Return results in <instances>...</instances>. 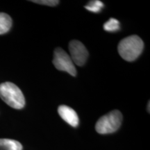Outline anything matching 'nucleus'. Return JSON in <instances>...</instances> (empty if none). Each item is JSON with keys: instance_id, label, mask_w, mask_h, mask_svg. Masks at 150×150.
<instances>
[{"instance_id": "39448f33", "label": "nucleus", "mask_w": 150, "mask_h": 150, "mask_svg": "<svg viewBox=\"0 0 150 150\" xmlns=\"http://www.w3.org/2000/svg\"><path fill=\"white\" fill-rule=\"evenodd\" d=\"M69 51L74 64L78 66L85 65L88 58V52L83 43L76 40H71L69 43Z\"/></svg>"}, {"instance_id": "1a4fd4ad", "label": "nucleus", "mask_w": 150, "mask_h": 150, "mask_svg": "<svg viewBox=\"0 0 150 150\" xmlns=\"http://www.w3.org/2000/svg\"><path fill=\"white\" fill-rule=\"evenodd\" d=\"M103 28L107 32H116L120 30V23L117 19L110 18L107 22H105Z\"/></svg>"}, {"instance_id": "6e6552de", "label": "nucleus", "mask_w": 150, "mask_h": 150, "mask_svg": "<svg viewBox=\"0 0 150 150\" xmlns=\"http://www.w3.org/2000/svg\"><path fill=\"white\" fill-rule=\"evenodd\" d=\"M12 19L8 14L0 13V35L4 34L11 29Z\"/></svg>"}, {"instance_id": "9b49d317", "label": "nucleus", "mask_w": 150, "mask_h": 150, "mask_svg": "<svg viewBox=\"0 0 150 150\" xmlns=\"http://www.w3.org/2000/svg\"><path fill=\"white\" fill-rule=\"evenodd\" d=\"M31 1L38 4L49 6H55L59 4V1H57V0H35V1Z\"/></svg>"}, {"instance_id": "7ed1b4c3", "label": "nucleus", "mask_w": 150, "mask_h": 150, "mask_svg": "<svg viewBox=\"0 0 150 150\" xmlns=\"http://www.w3.org/2000/svg\"><path fill=\"white\" fill-rule=\"evenodd\" d=\"M122 119V115L120 110H112L99 118L95 125V129L100 134H112L120 129Z\"/></svg>"}, {"instance_id": "f257e3e1", "label": "nucleus", "mask_w": 150, "mask_h": 150, "mask_svg": "<svg viewBox=\"0 0 150 150\" xmlns=\"http://www.w3.org/2000/svg\"><path fill=\"white\" fill-rule=\"evenodd\" d=\"M144 42L136 35H129L119 42L117 46L118 53L125 61L131 62L138 59L142 54Z\"/></svg>"}, {"instance_id": "f8f14e48", "label": "nucleus", "mask_w": 150, "mask_h": 150, "mask_svg": "<svg viewBox=\"0 0 150 150\" xmlns=\"http://www.w3.org/2000/svg\"><path fill=\"white\" fill-rule=\"evenodd\" d=\"M149 102H148V106H147V110H148V112H149Z\"/></svg>"}, {"instance_id": "f03ea898", "label": "nucleus", "mask_w": 150, "mask_h": 150, "mask_svg": "<svg viewBox=\"0 0 150 150\" xmlns=\"http://www.w3.org/2000/svg\"><path fill=\"white\" fill-rule=\"evenodd\" d=\"M0 97L6 104L15 109H22L25 106V98L21 90L11 82L0 84Z\"/></svg>"}, {"instance_id": "423d86ee", "label": "nucleus", "mask_w": 150, "mask_h": 150, "mask_svg": "<svg viewBox=\"0 0 150 150\" xmlns=\"http://www.w3.org/2000/svg\"><path fill=\"white\" fill-rule=\"evenodd\" d=\"M59 115L65 122L73 127H76L79 124V119L76 112L70 106L61 105L58 108Z\"/></svg>"}, {"instance_id": "20e7f679", "label": "nucleus", "mask_w": 150, "mask_h": 150, "mask_svg": "<svg viewBox=\"0 0 150 150\" xmlns=\"http://www.w3.org/2000/svg\"><path fill=\"white\" fill-rule=\"evenodd\" d=\"M53 64L57 70L66 72L72 76L76 75L75 65L70 55L61 47L56 48L54 50Z\"/></svg>"}, {"instance_id": "0eeeda50", "label": "nucleus", "mask_w": 150, "mask_h": 150, "mask_svg": "<svg viewBox=\"0 0 150 150\" xmlns=\"http://www.w3.org/2000/svg\"><path fill=\"white\" fill-rule=\"evenodd\" d=\"M0 150H22V145L20 142L12 139H0Z\"/></svg>"}, {"instance_id": "9d476101", "label": "nucleus", "mask_w": 150, "mask_h": 150, "mask_svg": "<svg viewBox=\"0 0 150 150\" xmlns=\"http://www.w3.org/2000/svg\"><path fill=\"white\" fill-rule=\"evenodd\" d=\"M104 4L99 0H93V1H88V3L85 6V8L86 10L91 11V12L98 13L104 8Z\"/></svg>"}]
</instances>
